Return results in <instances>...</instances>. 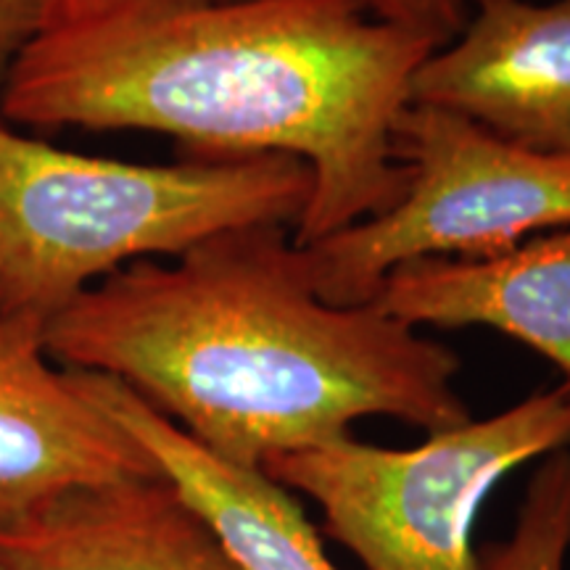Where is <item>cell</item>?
I'll list each match as a JSON object with an SVG mask.
<instances>
[{"mask_svg": "<svg viewBox=\"0 0 570 570\" xmlns=\"http://www.w3.org/2000/svg\"><path fill=\"white\" fill-rule=\"evenodd\" d=\"M377 21L402 27L446 46L458 38L470 13V0H356Z\"/></svg>", "mask_w": 570, "mask_h": 570, "instance_id": "cell-12", "label": "cell"}, {"mask_svg": "<svg viewBox=\"0 0 570 570\" xmlns=\"http://www.w3.org/2000/svg\"><path fill=\"white\" fill-rule=\"evenodd\" d=\"M410 327H491L531 346L570 383V227L487 259H420L373 298Z\"/></svg>", "mask_w": 570, "mask_h": 570, "instance_id": "cell-10", "label": "cell"}, {"mask_svg": "<svg viewBox=\"0 0 570 570\" xmlns=\"http://www.w3.org/2000/svg\"><path fill=\"white\" fill-rule=\"evenodd\" d=\"M436 42L356 0H53L0 85L6 122L146 130L185 156L309 164V246L394 206L396 117Z\"/></svg>", "mask_w": 570, "mask_h": 570, "instance_id": "cell-1", "label": "cell"}, {"mask_svg": "<svg viewBox=\"0 0 570 570\" xmlns=\"http://www.w3.org/2000/svg\"><path fill=\"white\" fill-rule=\"evenodd\" d=\"M309 196V164L285 154L132 164L59 151L0 119V302L48 323L130 262L233 227H294Z\"/></svg>", "mask_w": 570, "mask_h": 570, "instance_id": "cell-3", "label": "cell"}, {"mask_svg": "<svg viewBox=\"0 0 570 570\" xmlns=\"http://www.w3.org/2000/svg\"><path fill=\"white\" fill-rule=\"evenodd\" d=\"M410 104L570 159V0H475L458 38L417 67Z\"/></svg>", "mask_w": 570, "mask_h": 570, "instance_id": "cell-7", "label": "cell"}, {"mask_svg": "<svg viewBox=\"0 0 570 570\" xmlns=\"http://www.w3.org/2000/svg\"><path fill=\"white\" fill-rule=\"evenodd\" d=\"M0 570H244L164 475L77 489L0 531Z\"/></svg>", "mask_w": 570, "mask_h": 570, "instance_id": "cell-9", "label": "cell"}, {"mask_svg": "<svg viewBox=\"0 0 570 570\" xmlns=\"http://www.w3.org/2000/svg\"><path fill=\"white\" fill-rule=\"evenodd\" d=\"M85 394L151 458L217 533L244 570H344L327 558L320 529L294 491L240 468L142 402L117 377L71 370Z\"/></svg>", "mask_w": 570, "mask_h": 570, "instance_id": "cell-8", "label": "cell"}, {"mask_svg": "<svg viewBox=\"0 0 570 570\" xmlns=\"http://www.w3.org/2000/svg\"><path fill=\"white\" fill-rule=\"evenodd\" d=\"M570 446V383L499 415L428 433L412 449L354 436L269 460L262 473L309 497L323 531L367 570H479L481 504L512 470Z\"/></svg>", "mask_w": 570, "mask_h": 570, "instance_id": "cell-4", "label": "cell"}, {"mask_svg": "<svg viewBox=\"0 0 570 570\" xmlns=\"http://www.w3.org/2000/svg\"><path fill=\"white\" fill-rule=\"evenodd\" d=\"M291 230L233 227L173 262L119 267L48 320V356L117 377L252 470L352 436L365 417L425 433L468 423L458 354L373 304L323 302Z\"/></svg>", "mask_w": 570, "mask_h": 570, "instance_id": "cell-2", "label": "cell"}, {"mask_svg": "<svg viewBox=\"0 0 570 570\" xmlns=\"http://www.w3.org/2000/svg\"><path fill=\"white\" fill-rule=\"evenodd\" d=\"M46 323L0 315V531L77 489L161 475L71 370H56Z\"/></svg>", "mask_w": 570, "mask_h": 570, "instance_id": "cell-6", "label": "cell"}, {"mask_svg": "<svg viewBox=\"0 0 570 570\" xmlns=\"http://www.w3.org/2000/svg\"><path fill=\"white\" fill-rule=\"evenodd\" d=\"M570 552V446L541 458L515 531L479 550V570H566Z\"/></svg>", "mask_w": 570, "mask_h": 570, "instance_id": "cell-11", "label": "cell"}, {"mask_svg": "<svg viewBox=\"0 0 570 570\" xmlns=\"http://www.w3.org/2000/svg\"><path fill=\"white\" fill-rule=\"evenodd\" d=\"M0 315H6V309H3V302H0Z\"/></svg>", "mask_w": 570, "mask_h": 570, "instance_id": "cell-14", "label": "cell"}, {"mask_svg": "<svg viewBox=\"0 0 570 570\" xmlns=\"http://www.w3.org/2000/svg\"><path fill=\"white\" fill-rule=\"evenodd\" d=\"M475 3V0H470V6H473Z\"/></svg>", "mask_w": 570, "mask_h": 570, "instance_id": "cell-15", "label": "cell"}, {"mask_svg": "<svg viewBox=\"0 0 570 570\" xmlns=\"http://www.w3.org/2000/svg\"><path fill=\"white\" fill-rule=\"evenodd\" d=\"M394 156L407 188L391 209L296 246L327 304H373L391 269L420 259H487L533 235L570 227V159L499 138L458 111L407 104Z\"/></svg>", "mask_w": 570, "mask_h": 570, "instance_id": "cell-5", "label": "cell"}, {"mask_svg": "<svg viewBox=\"0 0 570 570\" xmlns=\"http://www.w3.org/2000/svg\"><path fill=\"white\" fill-rule=\"evenodd\" d=\"M53 0H0V85L46 24Z\"/></svg>", "mask_w": 570, "mask_h": 570, "instance_id": "cell-13", "label": "cell"}]
</instances>
